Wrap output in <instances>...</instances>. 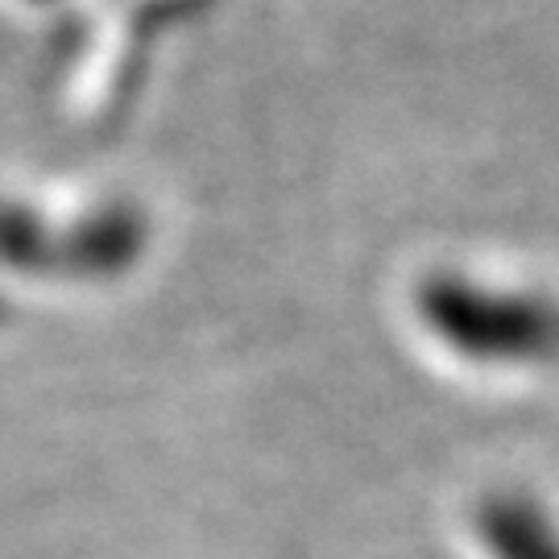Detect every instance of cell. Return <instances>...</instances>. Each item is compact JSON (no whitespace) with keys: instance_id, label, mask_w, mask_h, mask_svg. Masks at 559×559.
I'll use <instances>...</instances> for the list:
<instances>
[{"instance_id":"cell-1","label":"cell","mask_w":559,"mask_h":559,"mask_svg":"<svg viewBox=\"0 0 559 559\" xmlns=\"http://www.w3.org/2000/svg\"><path fill=\"white\" fill-rule=\"evenodd\" d=\"M419 320L443 348L477 365L559 360V302L547 295L440 274L419 286Z\"/></svg>"},{"instance_id":"cell-2","label":"cell","mask_w":559,"mask_h":559,"mask_svg":"<svg viewBox=\"0 0 559 559\" xmlns=\"http://www.w3.org/2000/svg\"><path fill=\"white\" fill-rule=\"evenodd\" d=\"M477 535L489 559H559V526L526 493H489L477 510Z\"/></svg>"}]
</instances>
